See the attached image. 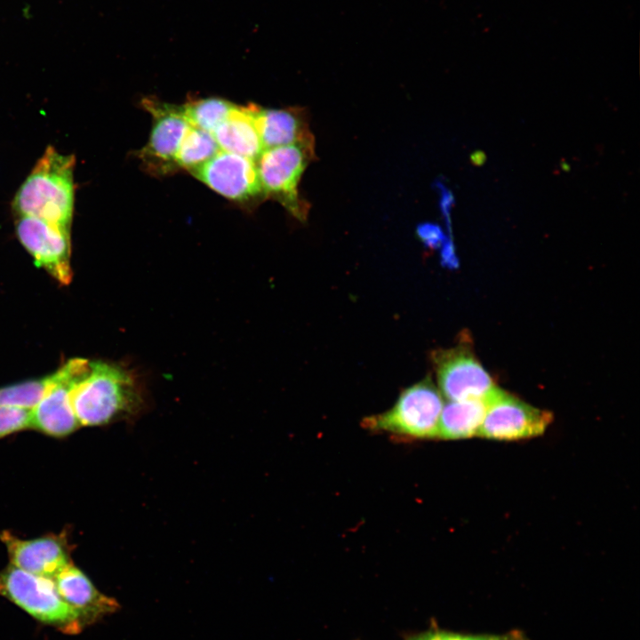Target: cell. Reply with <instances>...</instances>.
<instances>
[{"instance_id": "10", "label": "cell", "mask_w": 640, "mask_h": 640, "mask_svg": "<svg viewBox=\"0 0 640 640\" xmlns=\"http://www.w3.org/2000/svg\"><path fill=\"white\" fill-rule=\"evenodd\" d=\"M191 173L220 195L246 203L264 195L256 162L220 150Z\"/></svg>"}, {"instance_id": "9", "label": "cell", "mask_w": 640, "mask_h": 640, "mask_svg": "<svg viewBox=\"0 0 640 640\" xmlns=\"http://www.w3.org/2000/svg\"><path fill=\"white\" fill-rule=\"evenodd\" d=\"M16 234L37 267L61 284L72 278L70 228L31 216H19Z\"/></svg>"}, {"instance_id": "22", "label": "cell", "mask_w": 640, "mask_h": 640, "mask_svg": "<svg viewBox=\"0 0 640 640\" xmlns=\"http://www.w3.org/2000/svg\"><path fill=\"white\" fill-rule=\"evenodd\" d=\"M417 234L420 240L428 247L436 248L444 240V235L441 228L436 224L424 223L417 228Z\"/></svg>"}, {"instance_id": "18", "label": "cell", "mask_w": 640, "mask_h": 640, "mask_svg": "<svg viewBox=\"0 0 640 640\" xmlns=\"http://www.w3.org/2000/svg\"><path fill=\"white\" fill-rule=\"evenodd\" d=\"M234 107L235 104L223 99L206 98L190 100L181 109L190 125L212 134Z\"/></svg>"}, {"instance_id": "13", "label": "cell", "mask_w": 640, "mask_h": 640, "mask_svg": "<svg viewBox=\"0 0 640 640\" xmlns=\"http://www.w3.org/2000/svg\"><path fill=\"white\" fill-rule=\"evenodd\" d=\"M0 539L6 547L11 564L28 572L52 579L70 563L65 541L57 536L22 540L3 532Z\"/></svg>"}, {"instance_id": "17", "label": "cell", "mask_w": 640, "mask_h": 640, "mask_svg": "<svg viewBox=\"0 0 640 640\" xmlns=\"http://www.w3.org/2000/svg\"><path fill=\"white\" fill-rule=\"evenodd\" d=\"M220 150L212 133L190 125L176 155L175 165L192 172Z\"/></svg>"}, {"instance_id": "20", "label": "cell", "mask_w": 640, "mask_h": 640, "mask_svg": "<svg viewBox=\"0 0 640 640\" xmlns=\"http://www.w3.org/2000/svg\"><path fill=\"white\" fill-rule=\"evenodd\" d=\"M404 640H528L526 636L519 630H512L504 634H463L445 630L431 629L413 634Z\"/></svg>"}, {"instance_id": "3", "label": "cell", "mask_w": 640, "mask_h": 640, "mask_svg": "<svg viewBox=\"0 0 640 640\" xmlns=\"http://www.w3.org/2000/svg\"><path fill=\"white\" fill-rule=\"evenodd\" d=\"M443 406L439 389L428 377L404 389L389 410L364 418L362 425L404 440L434 439Z\"/></svg>"}, {"instance_id": "11", "label": "cell", "mask_w": 640, "mask_h": 640, "mask_svg": "<svg viewBox=\"0 0 640 640\" xmlns=\"http://www.w3.org/2000/svg\"><path fill=\"white\" fill-rule=\"evenodd\" d=\"M143 107L152 115L149 139L140 157L152 170L169 172L175 165L180 146L190 127L181 106H173L153 99L142 100Z\"/></svg>"}, {"instance_id": "8", "label": "cell", "mask_w": 640, "mask_h": 640, "mask_svg": "<svg viewBox=\"0 0 640 640\" xmlns=\"http://www.w3.org/2000/svg\"><path fill=\"white\" fill-rule=\"evenodd\" d=\"M552 419L550 412L498 388L487 400L479 436L500 441L533 437L543 434Z\"/></svg>"}, {"instance_id": "12", "label": "cell", "mask_w": 640, "mask_h": 640, "mask_svg": "<svg viewBox=\"0 0 640 640\" xmlns=\"http://www.w3.org/2000/svg\"><path fill=\"white\" fill-rule=\"evenodd\" d=\"M60 597L76 612L82 626H90L120 609L113 597L101 593L71 562L52 578Z\"/></svg>"}, {"instance_id": "5", "label": "cell", "mask_w": 640, "mask_h": 640, "mask_svg": "<svg viewBox=\"0 0 640 640\" xmlns=\"http://www.w3.org/2000/svg\"><path fill=\"white\" fill-rule=\"evenodd\" d=\"M313 156L314 142H306L265 148L255 161L264 195L278 200L300 220L306 219L307 208L298 185Z\"/></svg>"}, {"instance_id": "4", "label": "cell", "mask_w": 640, "mask_h": 640, "mask_svg": "<svg viewBox=\"0 0 640 640\" xmlns=\"http://www.w3.org/2000/svg\"><path fill=\"white\" fill-rule=\"evenodd\" d=\"M0 596L64 634H78L84 628L76 612L60 597L52 578L10 564L0 572Z\"/></svg>"}, {"instance_id": "15", "label": "cell", "mask_w": 640, "mask_h": 640, "mask_svg": "<svg viewBox=\"0 0 640 640\" xmlns=\"http://www.w3.org/2000/svg\"><path fill=\"white\" fill-rule=\"evenodd\" d=\"M253 105H235L212 135L220 150L256 161L263 147L256 128Z\"/></svg>"}, {"instance_id": "6", "label": "cell", "mask_w": 640, "mask_h": 640, "mask_svg": "<svg viewBox=\"0 0 640 640\" xmlns=\"http://www.w3.org/2000/svg\"><path fill=\"white\" fill-rule=\"evenodd\" d=\"M439 391L448 401L488 400L499 388L468 348L458 346L431 354Z\"/></svg>"}, {"instance_id": "2", "label": "cell", "mask_w": 640, "mask_h": 640, "mask_svg": "<svg viewBox=\"0 0 640 640\" xmlns=\"http://www.w3.org/2000/svg\"><path fill=\"white\" fill-rule=\"evenodd\" d=\"M73 155L49 146L18 189L12 203L18 216H31L71 228L75 184Z\"/></svg>"}, {"instance_id": "21", "label": "cell", "mask_w": 640, "mask_h": 640, "mask_svg": "<svg viewBox=\"0 0 640 640\" xmlns=\"http://www.w3.org/2000/svg\"><path fill=\"white\" fill-rule=\"evenodd\" d=\"M31 428V410L0 404V438Z\"/></svg>"}, {"instance_id": "16", "label": "cell", "mask_w": 640, "mask_h": 640, "mask_svg": "<svg viewBox=\"0 0 640 640\" xmlns=\"http://www.w3.org/2000/svg\"><path fill=\"white\" fill-rule=\"evenodd\" d=\"M487 400L448 401L439 418L437 439L459 440L479 436Z\"/></svg>"}, {"instance_id": "19", "label": "cell", "mask_w": 640, "mask_h": 640, "mask_svg": "<svg viewBox=\"0 0 640 640\" xmlns=\"http://www.w3.org/2000/svg\"><path fill=\"white\" fill-rule=\"evenodd\" d=\"M55 372L48 376L28 380L0 388V404L32 410L55 380Z\"/></svg>"}, {"instance_id": "7", "label": "cell", "mask_w": 640, "mask_h": 640, "mask_svg": "<svg viewBox=\"0 0 640 640\" xmlns=\"http://www.w3.org/2000/svg\"><path fill=\"white\" fill-rule=\"evenodd\" d=\"M90 361L72 358L55 372V380L31 410V428L52 436H65L79 428L73 408V392L89 368Z\"/></svg>"}, {"instance_id": "23", "label": "cell", "mask_w": 640, "mask_h": 640, "mask_svg": "<svg viewBox=\"0 0 640 640\" xmlns=\"http://www.w3.org/2000/svg\"><path fill=\"white\" fill-rule=\"evenodd\" d=\"M470 159L474 164L481 165L484 163L485 156L482 151H476L471 155Z\"/></svg>"}, {"instance_id": "14", "label": "cell", "mask_w": 640, "mask_h": 640, "mask_svg": "<svg viewBox=\"0 0 640 640\" xmlns=\"http://www.w3.org/2000/svg\"><path fill=\"white\" fill-rule=\"evenodd\" d=\"M252 108L263 149L314 142L305 114L301 113L300 108H262L255 105Z\"/></svg>"}, {"instance_id": "1", "label": "cell", "mask_w": 640, "mask_h": 640, "mask_svg": "<svg viewBox=\"0 0 640 640\" xmlns=\"http://www.w3.org/2000/svg\"><path fill=\"white\" fill-rule=\"evenodd\" d=\"M72 400L80 427L134 420L147 406L146 390L137 372L124 364L104 361H90Z\"/></svg>"}]
</instances>
